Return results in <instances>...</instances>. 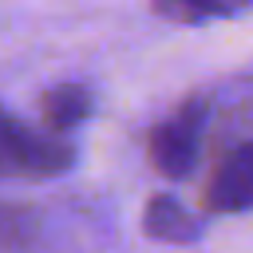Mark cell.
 Segmentation results:
<instances>
[{"label":"cell","mask_w":253,"mask_h":253,"mask_svg":"<svg viewBox=\"0 0 253 253\" xmlns=\"http://www.w3.org/2000/svg\"><path fill=\"white\" fill-rule=\"evenodd\" d=\"M75 146L59 134L36 130L0 107V182H43L71 170Z\"/></svg>","instance_id":"obj_1"},{"label":"cell","mask_w":253,"mask_h":253,"mask_svg":"<svg viewBox=\"0 0 253 253\" xmlns=\"http://www.w3.org/2000/svg\"><path fill=\"white\" fill-rule=\"evenodd\" d=\"M206 123H210V103L202 95L186 99L182 107H174L146 142L150 166L170 178V182H186L198 170V154H202V138H206Z\"/></svg>","instance_id":"obj_2"},{"label":"cell","mask_w":253,"mask_h":253,"mask_svg":"<svg viewBox=\"0 0 253 253\" xmlns=\"http://www.w3.org/2000/svg\"><path fill=\"white\" fill-rule=\"evenodd\" d=\"M202 210L213 217H233L253 210V138L229 146L213 162L210 178L202 182Z\"/></svg>","instance_id":"obj_3"},{"label":"cell","mask_w":253,"mask_h":253,"mask_svg":"<svg viewBox=\"0 0 253 253\" xmlns=\"http://www.w3.org/2000/svg\"><path fill=\"white\" fill-rule=\"evenodd\" d=\"M142 233L150 241H162V245H190L202 237V221L174 194H154L142 206Z\"/></svg>","instance_id":"obj_4"},{"label":"cell","mask_w":253,"mask_h":253,"mask_svg":"<svg viewBox=\"0 0 253 253\" xmlns=\"http://www.w3.org/2000/svg\"><path fill=\"white\" fill-rule=\"evenodd\" d=\"M91 91L87 87H79V83H59V87H47L43 95H40V123H43V130L47 134H67V130H75L79 123H87V115H91Z\"/></svg>","instance_id":"obj_5"},{"label":"cell","mask_w":253,"mask_h":253,"mask_svg":"<svg viewBox=\"0 0 253 253\" xmlns=\"http://www.w3.org/2000/svg\"><path fill=\"white\" fill-rule=\"evenodd\" d=\"M150 4L158 16H166L174 24H210V20L237 16L253 0H150Z\"/></svg>","instance_id":"obj_6"}]
</instances>
